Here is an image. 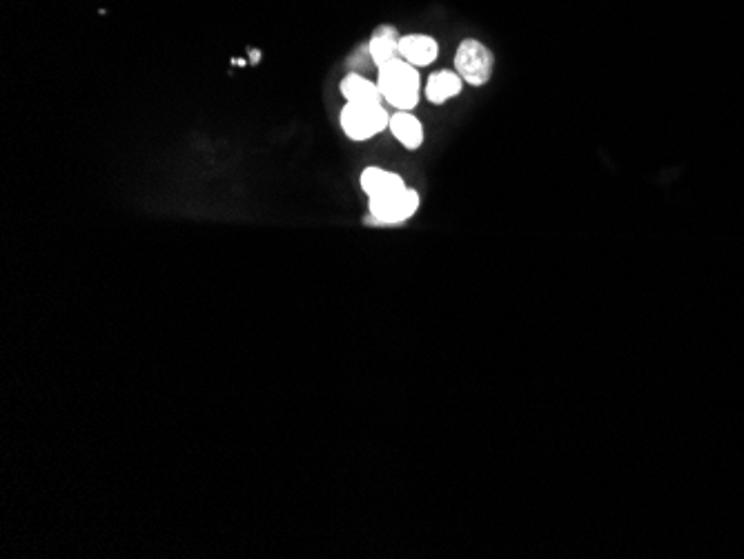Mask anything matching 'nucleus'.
<instances>
[{
	"instance_id": "1a4fd4ad",
	"label": "nucleus",
	"mask_w": 744,
	"mask_h": 559,
	"mask_svg": "<svg viewBox=\"0 0 744 559\" xmlns=\"http://www.w3.org/2000/svg\"><path fill=\"white\" fill-rule=\"evenodd\" d=\"M399 41H401V34L397 32L393 25L377 27L375 32H372L368 45H366L370 63L375 67H381V65H386L388 61H393V58H397L399 56Z\"/></svg>"
},
{
	"instance_id": "7ed1b4c3",
	"label": "nucleus",
	"mask_w": 744,
	"mask_h": 559,
	"mask_svg": "<svg viewBox=\"0 0 744 559\" xmlns=\"http://www.w3.org/2000/svg\"><path fill=\"white\" fill-rule=\"evenodd\" d=\"M495 58L493 52L477 38H464L455 52V72L462 76L466 85L482 87L493 76Z\"/></svg>"
},
{
	"instance_id": "f257e3e1",
	"label": "nucleus",
	"mask_w": 744,
	"mask_h": 559,
	"mask_svg": "<svg viewBox=\"0 0 744 559\" xmlns=\"http://www.w3.org/2000/svg\"><path fill=\"white\" fill-rule=\"evenodd\" d=\"M377 85L388 107L399 112H413L422 98V74L419 67L397 56L377 67Z\"/></svg>"
},
{
	"instance_id": "6e6552de",
	"label": "nucleus",
	"mask_w": 744,
	"mask_h": 559,
	"mask_svg": "<svg viewBox=\"0 0 744 559\" xmlns=\"http://www.w3.org/2000/svg\"><path fill=\"white\" fill-rule=\"evenodd\" d=\"M388 130L399 141V145L406 147V150H410V152L419 150V147L424 145V139H426L424 123L419 121L413 112L395 110L393 114H390Z\"/></svg>"
},
{
	"instance_id": "20e7f679",
	"label": "nucleus",
	"mask_w": 744,
	"mask_h": 559,
	"mask_svg": "<svg viewBox=\"0 0 744 559\" xmlns=\"http://www.w3.org/2000/svg\"><path fill=\"white\" fill-rule=\"evenodd\" d=\"M422 205V196L417 190L406 188L381 199H368V223L375 225H401L410 221Z\"/></svg>"
},
{
	"instance_id": "39448f33",
	"label": "nucleus",
	"mask_w": 744,
	"mask_h": 559,
	"mask_svg": "<svg viewBox=\"0 0 744 559\" xmlns=\"http://www.w3.org/2000/svg\"><path fill=\"white\" fill-rule=\"evenodd\" d=\"M359 185L368 199H381V196H388L393 192H399L406 188L404 176L397 172H390L384 168H377V165H370L359 176Z\"/></svg>"
},
{
	"instance_id": "0eeeda50",
	"label": "nucleus",
	"mask_w": 744,
	"mask_h": 559,
	"mask_svg": "<svg viewBox=\"0 0 744 559\" xmlns=\"http://www.w3.org/2000/svg\"><path fill=\"white\" fill-rule=\"evenodd\" d=\"M464 81L455 70H439L433 72L426 78L424 85V96L428 103L433 105H444L450 98H457L464 92Z\"/></svg>"
},
{
	"instance_id": "423d86ee",
	"label": "nucleus",
	"mask_w": 744,
	"mask_h": 559,
	"mask_svg": "<svg viewBox=\"0 0 744 559\" xmlns=\"http://www.w3.org/2000/svg\"><path fill=\"white\" fill-rule=\"evenodd\" d=\"M399 56L415 67H428L437 61L439 45L428 34H406L399 41Z\"/></svg>"
},
{
	"instance_id": "f03ea898",
	"label": "nucleus",
	"mask_w": 744,
	"mask_h": 559,
	"mask_svg": "<svg viewBox=\"0 0 744 559\" xmlns=\"http://www.w3.org/2000/svg\"><path fill=\"white\" fill-rule=\"evenodd\" d=\"M339 125L350 141L364 143L388 130L390 114L386 103H346Z\"/></svg>"
},
{
	"instance_id": "9d476101",
	"label": "nucleus",
	"mask_w": 744,
	"mask_h": 559,
	"mask_svg": "<svg viewBox=\"0 0 744 559\" xmlns=\"http://www.w3.org/2000/svg\"><path fill=\"white\" fill-rule=\"evenodd\" d=\"M339 92L346 98V103H384L377 81H370L368 76L359 72L346 74L339 85Z\"/></svg>"
}]
</instances>
